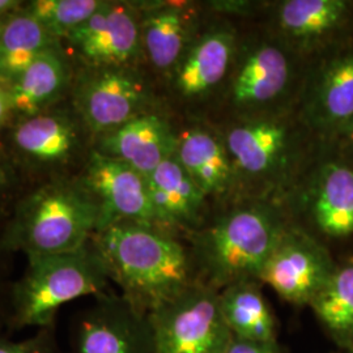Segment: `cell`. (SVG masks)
<instances>
[{"mask_svg": "<svg viewBox=\"0 0 353 353\" xmlns=\"http://www.w3.org/2000/svg\"><path fill=\"white\" fill-rule=\"evenodd\" d=\"M90 243L119 294L141 313L151 314L199 281L189 246L161 228L118 223L97 230Z\"/></svg>", "mask_w": 353, "mask_h": 353, "instance_id": "cell-1", "label": "cell"}, {"mask_svg": "<svg viewBox=\"0 0 353 353\" xmlns=\"http://www.w3.org/2000/svg\"><path fill=\"white\" fill-rule=\"evenodd\" d=\"M284 210L270 199L241 198L191 234L198 280L216 290L256 280L284 230Z\"/></svg>", "mask_w": 353, "mask_h": 353, "instance_id": "cell-2", "label": "cell"}, {"mask_svg": "<svg viewBox=\"0 0 353 353\" xmlns=\"http://www.w3.org/2000/svg\"><path fill=\"white\" fill-rule=\"evenodd\" d=\"M99 225V205L81 181L57 176L13 207L3 221L1 237L8 252L29 258L80 250Z\"/></svg>", "mask_w": 353, "mask_h": 353, "instance_id": "cell-3", "label": "cell"}, {"mask_svg": "<svg viewBox=\"0 0 353 353\" xmlns=\"http://www.w3.org/2000/svg\"><path fill=\"white\" fill-rule=\"evenodd\" d=\"M109 284L90 242L76 252L29 256L21 278L11 281L6 335L55 326L65 303L110 293Z\"/></svg>", "mask_w": 353, "mask_h": 353, "instance_id": "cell-4", "label": "cell"}, {"mask_svg": "<svg viewBox=\"0 0 353 353\" xmlns=\"http://www.w3.org/2000/svg\"><path fill=\"white\" fill-rule=\"evenodd\" d=\"M239 176L241 198L268 199L270 192L300 182L307 169L310 132L287 110L234 118L223 131Z\"/></svg>", "mask_w": 353, "mask_h": 353, "instance_id": "cell-5", "label": "cell"}, {"mask_svg": "<svg viewBox=\"0 0 353 353\" xmlns=\"http://www.w3.org/2000/svg\"><path fill=\"white\" fill-rule=\"evenodd\" d=\"M297 58L274 36L243 45L240 41L223 88L236 118L287 110L285 101L299 77Z\"/></svg>", "mask_w": 353, "mask_h": 353, "instance_id": "cell-6", "label": "cell"}, {"mask_svg": "<svg viewBox=\"0 0 353 353\" xmlns=\"http://www.w3.org/2000/svg\"><path fill=\"white\" fill-rule=\"evenodd\" d=\"M150 318L154 353H223L232 339L219 290L201 281Z\"/></svg>", "mask_w": 353, "mask_h": 353, "instance_id": "cell-7", "label": "cell"}, {"mask_svg": "<svg viewBox=\"0 0 353 353\" xmlns=\"http://www.w3.org/2000/svg\"><path fill=\"white\" fill-rule=\"evenodd\" d=\"M152 102L138 67H85L76 80L75 113L93 139L152 112Z\"/></svg>", "mask_w": 353, "mask_h": 353, "instance_id": "cell-8", "label": "cell"}, {"mask_svg": "<svg viewBox=\"0 0 353 353\" xmlns=\"http://www.w3.org/2000/svg\"><path fill=\"white\" fill-rule=\"evenodd\" d=\"M299 118L327 147L353 118V42H341L323 57L303 79Z\"/></svg>", "mask_w": 353, "mask_h": 353, "instance_id": "cell-9", "label": "cell"}, {"mask_svg": "<svg viewBox=\"0 0 353 353\" xmlns=\"http://www.w3.org/2000/svg\"><path fill=\"white\" fill-rule=\"evenodd\" d=\"M64 353H154L150 314L117 293H106L79 312Z\"/></svg>", "mask_w": 353, "mask_h": 353, "instance_id": "cell-10", "label": "cell"}, {"mask_svg": "<svg viewBox=\"0 0 353 353\" xmlns=\"http://www.w3.org/2000/svg\"><path fill=\"white\" fill-rule=\"evenodd\" d=\"M336 262L325 243L303 228L290 224L259 275V283L296 306H309L327 283Z\"/></svg>", "mask_w": 353, "mask_h": 353, "instance_id": "cell-11", "label": "cell"}, {"mask_svg": "<svg viewBox=\"0 0 353 353\" xmlns=\"http://www.w3.org/2000/svg\"><path fill=\"white\" fill-rule=\"evenodd\" d=\"M297 190L300 210L318 234L330 240L353 236V166L322 147Z\"/></svg>", "mask_w": 353, "mask_h": 353, "instance_id": "cell-12", "label": "cell"}, {"mask_svg": "<svg viewBox=\"0 0 353 353\" xmlns=\"http://www.w3.org/2000/svg\"><path fill=\"white\" fill-rule=\"evenodd\" d=\"M79 179L99 205V230L118 223L160 228L152 207L148 179L131 166L92 150Z\"/></svg>", "mask_w": 353, "mask_h": 353, "instance_id": "cell-13", "label": "cell"}, {"mask_svg": "<svg viewBox=\"0 0 353 353\" xmlns=\"http://www.w3.org/2000/svg\"><path fill=\"white\" fill-rule=\"evenodd\" d=\"M85 67H137L144 57L137 3L103 1L65 38Z\"/></svg>", "mask_w": 353, "mask_h": 353, "instance_id": "cell-14", "label": "cell"}, {"mask_svg": "<svg viewBox=\"0 0 353 353\" xmlns=\"http://www.w3.org/2000/svg\"><path fill=\"white\" fill-rule=\"evenodd\" d=\"M239 43L237 32L227 21H214L201 29L169 75L176 97L198 103L224 88Z\"/></svg>", "mask_w": 353, "mask_h": 353, "instance_id": "cell-15", "label": "cell"}, {"mask_svg": "<svg viewBox=\"0 0 353 353\" xmlns=\"http://www.w3.org/2000/svg\"><path fill=\"white\" fill-rule=\"evenodd\" d=\"M353 20V1L284 0L274 6L272 36L297 57L339 45Z\"/></svg>", "mask_w": 353, "mask_h": 353, "instance_id": "cell-16", "label": "cell"}, {"mask_svg": "<svg viewBox=\"0 0 353 353\" xmlns=\"http://www.w3.org/2000/svg\"><path fill=\"white\" fill-rule=\"evenodd\" d=\"M84 131L77 115L61 110L20 118L11 132L13 157L38 172L62 170L83 151Z\"/></svg>", "mask_w": 353, "mask_h": 353, "instance_id": "cell-17", "label": "cell"}, {"mask_svg": "<svg viewBox=\"0 0 353 353\" xmlns=\"http://www.w3.org/2000/svg\"><path fill=\"white\" fill-rule=\"evenodd\" d=\"M137 4L143 55L156 71L169 76L202 29L201 6L190 1Z\"/></svg>", "mask_w": 353, "mask_h": 353, "instance_id": "cell-18", "label": "cell"}, {"mask_svg": "<svg viewBox=\"0 0 353 353\" xmlns=\"http://www.w3.org/2000/svg\"><path fill=\"white\" fill-rule=\"evenodd\" d=\"M173 156L208 201H229L240 194V183L221 131L191 125L176 131Z\"/></svg>", "mask_w": 353, "mask_h": 353, "instance_id": "cell-19", "label": "cell"}, {"mask_svg": "<svg viewBox=\"0 0 353 353\" xmlns=\"http://www.w3.org/2000/svg\"><path fill=\"white\" fill-rule=\"evenodd\" d=\"M176 138V130L172 123L164 115L152 110L96 138L93 150L148 176L173 156Z\"/></svg>", "mask_w": 353, "mask_h": 353, "instance_id": "cell-20", "label": "cell"}, {"mask_svg": "<svg viewBox=\"0 0 353 353\" xmlns=\"http://www.w3.org/2000/svg\"><path fill=\"white\" fill-rule=\"evenodd\" d=\"M148 179L152 207L157 225L174 234L199 230L207 223L210 201L174 156L156 168Z\"/></svg>", "mask_w": 353, "mask_h": 353, "instance_id": "cell-21", "label": "cell"}, {"mask_svg": "<svg viewBox=\"0 0 353 353\" xmlns=\"http://www.w3.org/2000/svg\"><path fill=\"white\" fill-rule=\"evenodd\" d=\"M70 79L68 61L55 43L8 87L12 114L26 118L49 110L68 87Z\"/></svg>", "mask_w": 353, "mask_h": 353, "instance_id": "cell-22", "label": "cell"}, {"mask_svg": "<svg viewBox=\"0 0 353 353\" xmlns=\"http://www.w3.org/2000/svg\"><path fill=\"white\" fill-rule=\"evenodd\" d=\"M220 309L233 338L278 341L276 318L256 280L241 281L219 290Z\"/></svg>", "mask_w": 353, "mask_h": 353, "instance_id": "cell-23", "label": "cell"}, {"mask_svg": "<svg viewBox=\"0 0 353 353\" xmlns=\"http://www.w3.org/2000/svg\"><path fill=\"white\" fill-rule=\"evenodd\" d=\"M321 326L343 351L353 345V256L336 262L327 283L309 305Z\"/></svg>", "mask_w": 353, "mask_h": 353, "instance_id": "cell-24", "label": "cell"}, {"mask_svg": "<svg viewBox=\"0 0 353 353\" xmlns=\"http://www.w3.org/2000/svg\"><path fill=\"white\" fill-rule=\"evenodd\" d=\"M57 41L32 16L13 13L0 34V84L10 87L38 57Z\"/></svg>", "mask_w": 353, "mask_h": 353, "instance_id": "cell-25", "label": "cell"}, {"mask_svg": "<svg viewBox=\"0 0 353 353\" xmlns=\"http://www.w3.org/2000/svg\"><path fill=\"white\" fill-rule=\"evenodd\" d=\"M103 4L102 0H33L24 12L37 20L55 41L68 37Z\"/></svg>", "mask_w": 353, "mask_h": 353, "instance_id": "cell-26", "label": "cell"}, {"mask_svg": "<svg viewBox=\"0 0 353 353\" xmlns=\"http://www.w3.org/2000/svg\"><path fill=\"white\" fill-rule=\"evenodd\" d=\"M0 353H64L57 338V326L39 328L24 339L0 338Z\"/></svg>", "mask_w": 353, "mask_h": 353, "instance_id": "cell-27", "label": "cell"}, {"mask_svg": "<svg viewBox=\"0 0 353 353\" xmlns=\"http://www.w3.org/2000/svg\"><path fill=\"white\" fill-rule=\"evenodd\" d=\"M205 8L216 14L227 16H250L258 10L263 8L265 3L262 1H249V0H212L207 1Z\"/></svg>", "mask_w": 353, "mask_h": 353, "instance_id": "cell-28", "label": "cell"}, {"mask_svg": "<svg viewBox=\"0 0 353 353\" xmlns=\"http://www.w3.org/2000/svg\"><path fill=\"white\" fill-rule=\"evenodd\" d=\"M223 353H284L280 348L278 341L274 343H261L233 338Z\"/></svg>", "mask_w": 353, "mask_h": 353, "instance_id": "cell-29", "label": "cell"}, {"mask_svg": "<svg viewBox=\"0 0 353 353\" xmlns=\"http://www.w3.org/2000/svg\"><path fill=\"white\" fill-rule=\"evenodd\" d=\"M331 151L335 152L344 161L353 166V118L344 127L341 134L327 145Z\"/></svg>", "mask_w": 353, "mask_h": 353, "instance_id": "cell-30", "label": "cell"}, {"mask_svg": "<svg viewBox=\"0 0 353 353\" xmlns=\"http://www.w3.org/2000/svg\"><path fill=\"white\" fill-rule=\"evenodd\" d=\"M16 181L17 176L12 160L0 153V203L10 198L16 188Z\"/></svg>", "mask_w": 353, "mask_h": 353, "instance_id": "cell-31", "label": "cell"}, {"mask_svg": "<svg viewBox=\"0 0 353 353\" xmlns=\"http://www.w3.org/2000/svg\"><path fill=\"white\" fill-rule=\"evenodd\" d=\"M11 279L0 281V338L7 336V321H8V303H10V290Z\"/></svg>", "mask_w": 353, "mask_h": 353, "instance_id": "cell-32", "label": "cell"}, {"mask_svg": "<svg viewBox=\"0 0 353 353\" xmlns=\"http://www.w3.org/2000/svg\"><path fill=\"white\" fill-rule=\"evenodd\" d=\"M3 223H0V281L10 280V272L12 270V252H8L3 243L1 237Z\"/></svg>", "mask_w": 353, "mask_h": 353, "instance_id": "cell-33", "label": "cell"}, {"mask_svg": "<svg viewBox=\"0 0 353 353\" xmlns=\"http://www.w3.org/2000/svg\"><path fill=\"white\" fill-rule=\"evenodd\" d=\"M12 114L11 99L8 87L0 84V128L6 125L8 117Z\"/></svg>", "mask_w": 353, "mask_h": 353, "instance_id": "cell-34", "label": "cell"}, {"mask_svg": "<svg viewBox=\"0 0 353 353\" xmlns=\"http://www.w3.org/2000/svg\"><path fill=\"white\" fill-rule=\"evenodd\" d=\"M21 1L17 0H0V19H7L20 8Z\"/></svg>", "mask_w": 353, "mask_h": 353, "instance_id": "cell-35", "label": "cell"}, {"mask_svg": "<svg viewBox=\"0 0 353 353\" xmlns=\"http://www.w3.org/2000/svg\"><path fill=\"white\" fill-rule=\"evenodd\" d=\"M8 19V17H7ZM7 19H0V34H1V30H3V26L6 24V20Z\"/></svg>", "mask_w": 353, "mask_h": 353, "instance_id": "cell-36", "label": "cell"}, {"mask_svg": "<svg viewBox=\"0 0 353 353\" xmlns=\"http://www.w3.org/2000/svg\"><path fill=\"white\" fill-rule=\"evenodd\" d=\"M344 353H353V345L352 347H350L348 350H345V351H344Z\"/></svg>", "mask_w": 353, "mask_h": 353, "instance_id": "cell-37", "label": "cell"}]
</instances>
